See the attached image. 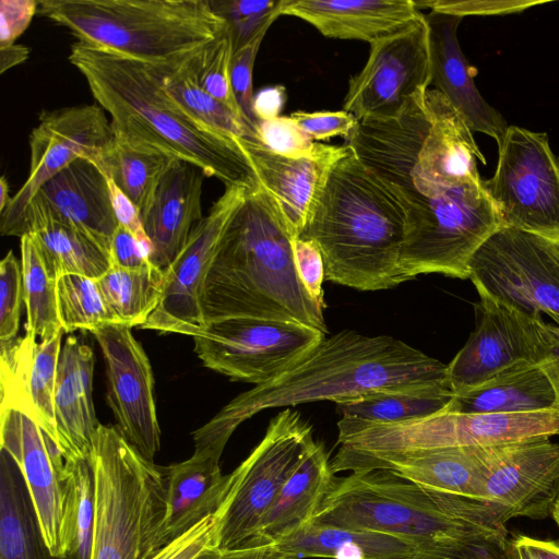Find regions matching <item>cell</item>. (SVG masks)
I'll return each mask as SVG.
<instances>
[{"label": "cell", "mask_w": 559, "mask_h": 559, "mask_svg": "<svg viewBox=\"0 0 559 559\" xmlns=\"http://www.w3.org/2000/svg\"><path fill=\"white\" fill-rule=\"evenodd\" d=\"M148 249L124 226L118 225L110 241L111 266L138 270L148 263Z\"/></svg>", "instance_id": "db71d44e"}, {"label": "cell", "mask_w": 559, "mask_h": 559, "mask_svg": "<svg viewBox=\"0 0 559 559\" xmlns=\"http://www.w3.org/2000/svg\"><path fill=\"white\" fill-rule=\"evenodd\" d=\"M293 253L301 284L313 299L323 302L324 263L318 245L312 240L295 238Z\"/></svg>", "instance_id": "816d5d0a"}, {"label": "cell", "mask_w": 559, "mask_h": 559, "mask_svg": "<svg viewBox=\"0 0 559 559\" xmlns=\"http://www.w3.org/2000/svg\"><path fill=\"white\" fill-rule=\"evenodd\" d=\"M23 301L26 307V333L48 341L62 333L58 311L57 278L51 274L40 246L33 234L21 237Z\"/></svg>", "instance_id": "ab89813d"}, {"label": "cell", "mask_w": 559, "mask_h": 559, "mask_svg": "<svg viewBox=\"0 0 559 559\" xmlns=\"http://www.w3.org/2000/svg\"><path fill=\"white\" fill-rule=\"evenodd\" d=\"M406 231L400 199L347 147L331 167L299 238L318 245L325 280L373 292L408 281L400 263Z\"/></svg>", "instance_id": "277c9868"}, {"label": "cell", "mask_w": 559, "mask_h": 559, "mask_svg": "<svg viewBox=\"0 0 559 559\" xmlns=\"http://www.w3.org/2000/svg\"><path fill=\"white\" fill-rule=\"evenodd\" d=\"M94 481L92 559H150L166 513L164 467L146 460L116 426L99 424L87 457Z\"/></svg>", "instance_id": "52a82bcc"}, {"label": "cell", "mask_w": 559, "mask_h": 559, "mask_svg": "<svg viewBox=\"0 0 559 559\" xmlns=\"http://www.w3.org/2000/svg\"><path fill=\"white\" fill-rule=\"evenodd\" d=\"M445 411L513 414L558 411V406L554 388L539 364L522 362L454 394Z\"/></svg>", "instance_id": "1f68e13d"}, {"label": "cell", "mask_w": 559, "mask_h": 559, "mask_svg": "<svg viewBox=\"0 0 559 559\" xmlns=\"http://www.w3.org/2000/svg\"><path fill=\"white\" fill-rule=\"evenodd\" d=\"M559 499V444L539 436L497 444L484 501L513 518L546 519Z\"/></svg>", "instance_id": "d6986e66"}, {"label": "cell", "mask_w": 559, "mask_h": 559, "mask_svg": "<svg viewBox=\"0 0 559 559\" xmlns=\"http://www.w3.org/2000/svg\"><path fill=\"white\" fill-rule=\"evenodd\" d=\"M223 512L222 503L215 512L162 547L150 559H199L210 551L217 550Z\"/></svg>", "instance_id": "bcb514c9"}, {"label": "cell", "mask_w": 559, "mask_h": 559, "mask_svg": "<svg viewBox=\"0 0 559 559\" xmlns=\"http://www.w3.org/2000/svg\"><path fill=\"white\" fill-rule=\"evenodd\" d=\"M551 518L555 521V523L559 530V499L557 500V502L552 509Z\"/></svg>", "instance_id": "e7e4bbea"}, {"label": "cell", "mask_w": 559, "mask_h": 559, "mask_svg": "<svg viewBox=\"0 0 559 559\" xmlns=\"http://www.w3.org/2000/svg\"><path fill=\"white\" fill-rule=\"evenodd\" d=\"M495 448L453 447L370 455L331 468L333 473L385 468L425 489L484 501L485 481Z\"/></svg>", "instance_id": "44dd1931"}, {"label": "cell", "mask_w": 559, "mask_h": 559, "mask_svg": "<svg viewBox=\"0 0 559 559\" xmlns=\"http://www.w3.org/2000/svg\"><path fill=\"white\" fill-rule=\"evenodd\" d=\"M290 118L314 141L329 140L332 136L346 138L358 120L349 112L340 111H295Z\"/></svg>", "instance_id": "f907efd6"}, {"label": "cell", "mask_w": 559, "mask_h": 559, "mask_svg": "<svg viewBox=\"0 0 559 559\" xmlns=\"http://www.w3.org/2000/svg\"><path fill=\"white\" fill-rule=\"evenodd\" d=\"M97 284L117 323L143 325L164 293V271L153 263L138 269L110 267Z\"/></svg>", "instance_id": "74e56055"}, {"label": "cell", "mask_w": 559, "mask_h": 559, "mask_svg": "<svg viewBox=\"0 0 559 559\" xmlns=\"http://www.w3.org/2000/svg\"><path fill=\"white\" fill-rule=\"evenodd\" d=\"M508 542L472 540L418 548L414 559H508Z\"/></svg>", "instance_id": "681fc988"}, {"label": "cell", "mask_w": 559, "mask_h": 559, "mask_svg": "<svg viewBox=\"0 0 559 559\" xmlns=\"http://www.w3.org/2000/svg\"><path fill=\"white\" fill-rule=\"evenodd\" d=\"M508 522L492 506L425 489L385 468L333 478L312 524L403 537L418 548L508 542Z\"/></svg>", "instance_id": "5b68a950"}, {"label": "cell", "mask_w": 559, "mask_h": 559, "mask_svg": "<svg viewBox=\"0 0 559 559\" xmlns=\"http://www.w3.org/2000/svg\"><path fill=\"white\" fill-rule=\"evenodd\" d=\"M508 559H559V540L515 535L508 539Z\"/></svg>", "instance_id": "6f0895ef"}, {"label": "cell", "mask_w": 559, "mask_h": 559, "mask_svg": "<svg viewBox=\"0 0 559 559\" xmlns=\"http://www.w3.org/2000/svg\"><path fill=\"white\" fill-rule=\"evenodd\" d=\"M283 0H209L212 9L226 22L234 51L245 47L281 15Z\"/></svg>", "instance_id": "ee69618b"}, {"label": "cell", "mask_w": 559, "mask_h": 559, "mask_svg": "<svg viewBox=\"0 0 559 559\" xmlns=\"http://www.w3.org/2000/svg\"><path fill=\"white\" fill-rule=\"evenodd\" d=\"M478 321L465 345L447 365L452 394L483 384L522 362H539L546 355L542 319L478 293Z\"/></svg>", "instance_id": "e0dca14e"}, {"label": "cell", "mask_w": 559, "mask_h": 559, "mask_svg": "<svg viewBox=\"0 0 559 559\" xmlns=\"http://www.w3.org/2000/svg\"><path fill=\"white\" fill-rule=\"evenodd\" d=\"M164 467L166 513L160 531V548L215 512L230 486L219 460L193 453L186 461Z\"/></svg>", "instance_id": "f546056e"}, {"label": "cell", "mask_w": 559, "mask_h": 559, "mask_svg": "<svg viewBox=\"0 0 559 559\" xmlns=\"http://www.w3.org/2000/svg\"><path fill=\"white\" fill-rule=\"evenodd\" d=\"M436 385L450 386L440 360L393 336L343 330L325 336L277 378L233 399L192 432L194 452L219 460L237 427L263 409Z\"/></svg>", "instance_id": "6da1fadb"}, {"label": "cell", "mask_w": 559, "mask_h": 559, "mask_svg": "<svg viewBox=\"0 0 559 559\" xmlns=\"http://www.w3.org/2000/svg\"><path fill=\"white\" fill-rule=\"evenodd\" d=\"M265 34L266 33L260 34L248 45L234 51L230 62V79L236 100L245 119L254 129L258 120L252 109L254 96L252 90V72L261 41Z\"/></svg>", "instance_id": "c3c4849f"}, {"label": "cell", "mask_w": 559, "mask_h": 559, "mask_svg": "<svg viewBox=\"0 0 559 559\" xmlns=\"http://www.w3.org/2000/svg\"><path fill=\"white\" fill-rule=\"evenodd\" d=\"M418 9L428 8L430 11H438L451 13L460 16L467 14H491L511 12L523 10L525 5L531 7L536 2H479V1H452V0H437V1H415Z\"/></svg>", "instance_id": "11a10c76"}, {"label": "cell", "mask_w": 559, "mask_h": 559, "mask_svg": "<svg viewBox=\"0 0 559 559\" xmlns=\"http://www.w3.org/2000/svg\"><path fill=\"white\" fill-rule=\"evenodd\" d=\"M274 546L293 559H414L418 550L415 543L403 537L312 523Z\"/></svg>", "instance_id": "836d02e7"}, {"label": "cell", "mask_w": 559, "mask_h": 559, "mask_svg": "<svg viewBox=\"0 0 559 559\" xmlns=\"http://www.w3.org/2000/svg\"><path fill=\"white\" fill-rule=\"evenodd\" d=\"M469 280L477 293L559 326V261L550 240L500 227L473 255Z\"/></svg>", "instance_id": "4fadbf2b"}, {"label": "cell", "mask_w": 559, "mask_h": 559, "mask_svg": "<svg viewBox=\"0 0 559 559\" xmlns=\"http://www.w3.org/2000/svg\"><path fill=\"white\" fill-rule=\"evenodd\" d=\"M107 181L118 224L129 229L151 252V243L143 227L141 211L111 179L107 178Z\"/></svg>", "instance_id": "9f6ffc18"}, {"label": "cell", "mask_w": 559, "mask_h": 559, "mask_svg": "<svg viewBox=\"0 0 559 559\" xmlns=\"http://www.w3.org/2000/svg\"><path fill=\"white\" fill-rule=\"evenodd\" d=\"M340 449L331 465L370 455L453 447H488L559 435V412L454 413L396 424L368 425L341 418Z\"/></svg>", "instance_id": "ba28073f"}, {"label": "cell", "mask_w": 559, "mask_h": 559, "mask_svg": "<svg viewBox=\"0 0 559 559\" xmlns=\"http://www.w3.org/2000/svg\"><path fill=\"white\" fill-rule=\"evenodd\" d=\"M60 479L64 557L92 559L94 481L88 461L85 459L64 461Z\"/></svg>", "instance_id": "f35d334b"}, {"label": "cell", "mask_w": 559, "mask_h": 559, "mask_svg": "<svg viewBox=\"0 0 559 559\" xmlns=\"http://www.w3.org/2000/svg\"><path fill=\"white\" fill-rule=\"evenodd\" d=\"M247 189L225 186L209 214L193 227L179 255L164 270L160 302L140 329L193 337L206 328L201 308L202 286L224 229Z\"/></svg>", "instance_id": "2e32d148"}, {"label": "cell", "mask_w": 559, "mask_h": 559, "mask_svg": "<svg viewBox=\"0 0 559 559\" xmlns=\"http://www.w3.org/2000/svg\"><path fill=\"white\" fill-rule=\"evenodd\" d=\"M500 227L481 179L449 187L407 215L401 267L408 281L430 273L469 278L473 255Z\"/></svg>", "instance_id": "9c48e42d"}, {"label": "cell", "mask_w": 559, "mask_h": 559, "mask_svg": "<svg viewBox=\"0 0 559 559\" xmlns=\"http://www.w3.org/2000/svg\"><path fill=\"white\" fill-rule=\"evenodd\" d=\"M38 1L1 0L0 2V47L13 45L28 27L37 13Z\"/></svg>", "instance_id": "f5cc1de1"}, {"label": "cell", "mask_w": 559, "mask_h": 559, "mask_svg": "<svg viewBox=\"0 0 559 559\" xmlns=\"http://www.w3.org/2000/svg\"><path fill=\"white\" fill-rule=\"evenodd\" d=\"M52 216L85 233L110 253L118 227L106 176L92 162L79 158L49 179L35 195Z\"/></svg>", "instance_id": "484cf974"}, {"label": "cell", "mask_w": 559, "mask_h": 559, "mask_svg": "<svg viewBox=\"0 0 559 559\" xmlns=\"http://www.w3.org/2000/svg\"><path fill=\"white\" fill-rule=\"evenodd\" d=\"M69 61L109 114L115 138L189 163L225 186H259L241 140L192 118L166 93L156 64L78 41Z\"/></svg>", "instance_id": "7a4b0ae2"}, {"label": "cell", "mask_w": 559, "mask_h": 559, "mask_svg": "<svg viewBox=\"0 0 559 559\" xmlns=\"http://www.w3.org/2000/svg\"><path fill=\"white\" fill-rule=\"evenodd\" d=\"M193 56L181 62L156 64L166 93L192 118L213 130L258 142L255 129L248 121L198 85L191 63Z\"/></svg>", "instance_id": "8d00e7d4"}, {"label": "cell", "mask_w": 559, "mask_h": 559, "mask_svg": "<svg viewBox=\"0 0 559 559\" xmlns=\"http://www.w3.org/2000/svg\"><path fill=\"white\" fill-rule=\"evenodd\" d=\"M0 444L22 474L48 549L66 558L60 479L64 459L60 451L35 420L14 408L1 409Z\"/></svg>", "instance_id": "ffe728a7"}, {"label": "cell", "mask_w": 559, "mask_h": 559, "mask_svg": "<svg viewBox=\"0 0 559 559\" xmlns=\"http://www.w3.org/2000/svg\"><path fill=\"white\" fill-rule=\"evenodd\" d=\"M540 330L546 343V355L538 364L554 388L559 411V326L544 321Z\"/></svg>", "instance_id": "680465c9"}, {"label": "cell", "mask_w": 559, "mask_h": 559, "mask_svg": "<svg viewBox=\"0 0 559 559\" xmlns=\"http://www.w3.org/2000/svg\"><path fill=\"white\" fill-rule=\"evenodd\" d=\"M199 559H293L289 555L278 550L276 546L255 548H239L233 550H213Z\"/></svg>", "instance_id": "94428289"}, {"label": "cell", "mask_w": 559, "mask_h": 559, "mask_svg": "<svg viewBox=\"0 0 559 559\" xmlns=\"http://www.w3.org/2000/svg\"><path fill=\"white\" fill-rule=\"evenodd\" d=\"M424 15L429 31L430 85L448 99L472 133H485L499 144L509 126L475 85L457 39L463 16L438 11Z\"/></svg>", "instance_id": "603a6c76"}, {"label": "cell", "mask_w": 559, "mask_h": 559, "mask_svg": "<svg viewBox=\"0 0 559 559\" xmlns=\"http://www.w3.org/2000/svg\"><path fill=\"white\" fill-rule=\"evenodd\" d=\"M325 335L294 321L241 317L207 323L192 338L206 368L259 385L281 376Z\"/></svg>", "instance_id": "7c38bea8"}, {"label": "cell", "mask_w": 559, "mask_h": 559, "mask_svg": "<svg viewBox=\"0 0 559 559\" xmlns=\"http://www.w3.org/2000/svg\"><path fill=\"white\" fill-rule=\"evenodd\" d=\"M29 56V49L26 46L13 44L5 47H0V71L3 73L8 69L15 67Z\"/></svg>", "instance_id": "6125c7cd"}, {"label": "cell", "mask_w": 559, "mask_h": 559, "mask_svg": "<svg viewBox=\"0 0 559 559\" xmlns=\"http://www.w3.org/2000/svg\"><path fill=\"white\" fill-rule=\"evenodd\" d=\"M205 174L177 160L160 180L150 206L141 214L151 243L150 261L166 270L183 249L202 216Z\"/></svg>", "instance_id": "cb8c5ba5"}, {"label": "cell", "mask_w": 559, "mask_h": 559, "mask_svg": "<svg viewBox=\"0 0 559 559\" xmlns=\"http://www.w3.org/2000/svg\"><path fill=\"white\" fill-rule=\"evenodd\" d=\"M431 82L429 31L425 15L411 26L370 44L362 70L353 76L343 110L357 120L400 117Z\"/></svg>", "instance_id": "9a60e30c"}, {"label": "cell", "mask_w": 559, "mask_h": 559, "mask_svg": "<svg viewBox=\"0 0 559 559\" xmlns=\"http://www.w3.org/2000/svg\"><path fill=\"white\" fill-rule=\"evenodd\" d=\"M314 443L311 427L286 408L274 417L260 443L230 475L223 501L218 550L247 548L280 491Z\"/></svg>", "instance_id": "30bf717a"}, {"label": "cell", "mask_w": 559, "mask_h": 559, "mask_svg": "<svg viewBox=\"0 0 559 559\" xmlns=\"http://www.w3.org/2000/svg\"><path fill=\"white\" fill-rule=\"evenodd\" d=\"M63 332L48 341L25 333L1 342V409L14 408L35 420L58 448L55 390ZM59 450V449H58Z\"/></svg>", "instance_id": "7402d4cb"}, {"label": "cell", "mask_w": 559, "mask_h": 559, "mask_svg": "<svg viewBox=\"0 0 559 559\" xmlns=\"http://www.w3.org/2000/svg\"><path fill=\"white\" fill-rule=\"evenodd\" d=\"M261 186L274 198L293 238H299L316 198L333 164L346 152L336 148L321 157L292 158L258 142L241 140Z\"/></svg>", "instance_id": "83f0119b"}, {"label": "cell", "mask_w": 559, "mask_h": 559, "mask_svg": "<svg viewBox=\"0 0 559 559\" xmlns=\"http://www.w3.org/2000/svg\"><path fill=\"white\" fill-rule=\"evenodd\" d=\"M431 124L412 166L421 179L451 187L478 181L476 158L485 157L467 128L448 99L437 90H428Z\"/></svg>", "instance_id": "f1b7e54d"}, {"label": "cell", "mask_w": 559, "mask_h": 559, "mask_svg": "<svg viewBox=\"0 0 559 559\" xmlns=\"http://www.w3.org/2000/svg\"><path fill=\"white\" fill-rule=\"evenodd\" d=\"M323 444L314 442L261 521L247 548L274 546L314 519L334 478Z\"/></svg>", "instance_id": "4dcf8cb0"}, {"label": "cell", "mask_w": 559, "mask_h": 559, "mask_svg": "<svg viewBox=\"0 0 559 559\" xmlns=\"http://www.w3.org/2000/svg\"><path fill=\"white\" fill-rule=\"evenodd\" d=\"M293 236L274 198L248 188L227 223L206 273L201 308L207 323L229 318L294 321L328 333L324 302L295 267Z\"/></svg>", "instance_id": "3957f363"}, {"label": "cell", "mask_w": 559, "mask_h": 559, "mask_svg": "<svg viewBox=\"0 0 559 559\" xmlns=\"http://www.w3.org/2000/svg\"><path fill=\"white\" fill-rule=\"evenodd\" d=\"M447 385L379 391L337 403L342 418L368 425L396 424L444 411L452 400Z\"/></svg>", "instance_id": "d590c367"}, {"label": "cell", "mask_w": 559, "mask_h": 559, "mask_svg": "<svg viewBox=\"0 0 559 559\" xmlns=\"http://www.w3.org/2000/svg\"><path fill=\"white\" fill-rule=\"evenodd\" d=\"M58 311L63 333L94 331L115 323L96 280L67 274L57 280Z\"/></svg>", "instance_id": "b9f144b4"}, {"label": "cell", "mask_w": 559, "mask_h": 559, "mask_svg": "<svg viewBox=\"0 0 559 559\" xmlns=\"http://www.w3.org/2000/svg\"><path fill=\"white\" fill-rule=\"evenodd\" d=\"M299 17L323 36L369 44L420 19L413 0H283L281 15Z\"/></svg>", "instance_id": "d4e9b609"}, {"label": "cell", "mask_w": 559, "mask_h": 559, "mask_svg": "<svg viewBox=\"0 0 559 559\" xmlns=\"http://www.w3.org/2000/svg\"><path fill=\"white\" fill-rule=\"evenodd\" d=\"M26 228L36 237L57 280L67 274L97 280L111 267L109 251L85 233L56 219L37 197L28 205Z\"/></svg>", "instance_id": "d6a6232c"}, {"label": "cell", "mask_w": 559, "mask_h": 559, "mask_svg": "<svg viewBox=\"0 0 559 559\" xmlns=\"http://www.w3.org/2000/svg\"><path fill=\"white\" fill-rule=\"evenodd\" d=\"M255 135L258 142L271 152L292 158L321 157L336 148L314 141L290 116L259 120Z\"/></svg>", "instance_id": "f6af8a7d"}, {"label": "cell", "mask_w": 559, "mask_h": 559, "mask_svg": "<svg viewBox=\"0 0 559 559\" xmlns=\"http://www.w3.org/2000/svg\"><path fill=\"white\" fill-rule=\"evenodd\" d=\"M37 13L80 44L152 64L181 62L226 28L209 0H40Z\"/></svg>", "instance_id": "8992f818"}, {"label": "cell", "mask_w": 559, "mask_h": 559, "mask_svg": "<svg viewBox=\"0 0 559 559\" xmlns=\"http://www.w3.org/2000/svg\"><path fill=\"white\" fill-rule=\"evenodd\" d=\"M11 199L12 198L9 195V183L5 177H2L0 180V214L9 205Z\"/></svg>", "instance_id": "be15d7a7"}, {"label": "cell", "mask_w": 559, "mask_h": 559, "mask_svg": "<svg viewBox=\"0 0 559 559\" xmlns=\"http://www.w3.org/2000/svg\"><path fill=\"white\" fill-rule=\"evenodd\" d=\"M93 349L75 336L62 344L55 390L58 449L67 460H87L99 426L92 399Z\"/></svg>", "instance_id": "4316f807"}, {"label": "cell", "mask_w": 559, "mask_h": 559, "mask_svg": "<svg viewBox=\"0 0 559 559\" xmlns=\"http://www.w3.org/2000/svg\"><path fill=\"white\" fill-rule=\"evenodd\" d=\"M0 559H68L48 549L27 487L13 459L1 450Z\"/></svg>", "instance_id": "e575fe53"}, {"label": "cell", "mask_w": 559, "mask_h": 559, "mask_svg": "<svg viewBox=\"0 0 559 559\" xmlns=\"http://www.w3.org/2000/svg\"><path fill=\"white\" fill-rule=\"evenodd\" d=\"M177 160L166 154L132 145L114 136L103 173L142 214L152 203L160 180Z\"/></svg>", "instance_id": "60d3db41"}, {"label": "cell", "mask_w": 559, "mask_h": 559, "mask_svg": "<svg viewBox=\"0 0 559 559\" xmlns=\"http://www.w3.org/2000/svg\"><path fill=\"white\" fill-rule=\"evenodd\" d=\"M552 250L559 261V242L551 241Z\"/></svg>", "instance_id": "03108f58"}, {"label": "cell", "mask_w": 559, "mask_h": 559, "mask_svg": "<svg viewBox=\"0 0 559 559\" xmlns=\"http://www.w3.org/2000/svg\"><path fill=\"white\" fill-rule=\"evenodd\" d=\"M23 301L22 265L12 251L0 262V341L17 337Z\"/></svg>", "instance_id": "7dc6e473"}, {"label": "cell", "mask_w": 559, "mask_h": 559, "mask_svg": "<svg viewBox=\"0 0 559 559\" xmlns=\"http://www.w3.org/2000/svg\"><path fill=\"white\" fill-rule=\"evenodd\" d=\"M496 171L483 180L500 226L559 242V160L548 136L509 126Z\"/></svg>", "instance_id": "8fae6325"}, {"label": "cell", "mask_w": 559, "mask_h": 559, "mask_svg": "<svg viewBox=\"0 0 559 559\" xmlns=\"http://www.w3.org/2000/svg\"><path fill=\"white\" fill-rule=\"evenodd\" d=\"M286 90L283 85H273L260 90L253 96V114L257 120H272L280 117L285 105Z\"/></svg>", "instance_id": "91938a15"}, {"label": "cell", "mask_w": 559, "mask_h": 559, "mask_svg": "<svg viewBox=\"0 0 559 559\" xmlns=\"http://www.w3.org/2000/svg\"><path fill=\"white\" fill-rule=\"evenodd\" d=\"M233 53V41L226 25L215 40L192 57L191 63L198 85L245 119L231 86Z\"/></svg>", "instance_id": "7bdbcfd3"}, {"label": "cell", "mask_w": 559, "mask_h": 559, "mask_svg": "<svg viewBox=\"0 0 559 559\" xmlns=\"http://www.w3.org/2000/svg\"><path fill=\"white\" fill-rule=\"evenodd\" d=\"M112 143L111 123L99 106L44 110L29 136L28 178L0 215L1 235L21 238L27 234L26 212L31 201L49 179L72 162L87 159L103 173Z\"/></svg>", "instance_id": "5bb4252c"}, {"label": "cell", "mask_w": 559, "mask_h": 559, "mask_svg": "<svg viewBox=\"0 0 559 559\" xmlns=\"http://www.w3.org/2000/svg\"><path fill=\"white\" fill-rule=\"evenodd\" d=\"M105 362L107 404L122 437L153 462L160 448V428L150 359L122 323H107L91 332Z\"/></svg>", "instance_id": "ac0fdd59"}]
</instances>
